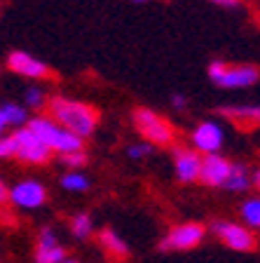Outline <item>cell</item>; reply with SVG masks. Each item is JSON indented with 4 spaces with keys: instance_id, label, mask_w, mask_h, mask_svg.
<instances>
[{
    "instance_id": "6da1fadb",
    "label": "cell",
    "mask_w": 260,
    "mask_h": 263,
    "mask_svg": "<svg viewBox=\"0 0 260 263\" xmlns=\"http://www.w3.org/2000/svg\"><path fill=\"white\" fill-rule=\"evenodd\" d=\"M47 113L56 125H61L64 129H68L80 139L92 137L98 127V110L94 106L85 104V101H75V99H47Z\"/></svg>"
},
{
    "instance_id": "7a4b0ae2",
    "label": "cell",
    "mask_w": 260,
    "mask_h": 263,
    "mask_svg": "<svg viewBox=\"0 0 260 263\" xmlns=\"http://www.w3.org/2000/svg\"><path fill=\"white\" fill-rule=\"evenodd\" d=\"M28 129L52 151V153H75V151H85V139L71 134L68 129H64L61 125H56L49 115H35L28 120Z\"/></svg>"
},
{
    "instance_id": "3957f363",
    "label": "cell",
    "mask_w": 260,
    "mask_h": 263,
    "mask_svg": "<svg viewBox=\"0 0 260 263\" xmlns=\"http://www.w3.org/2000/svg\"><path fill=\"white\" fill-rule=\"evenodd\" d=\"M206 76L221 89H249L260 80V68L253 64H230L213 59L206 68Z\"/></svg>"
},
{
    "instance_id": "277c9868",
    "label": "cell",
    "mask_w": 260,
    "mask_h": 263,
    "mask_svg": "<svg viewBox=\"0 0 260 263\" xmlns=\"http://www.w3.org/2000/svg\"><path fill=\"white\" fill-rule=\"evenodd\" d=\"M131 122H134V129L138 132V137L143 141L152 143V146H173L176 141V127L169 118L159 115L157 110L152 108H136L131 115Z\"/></svg>"
},
{
    "instance_id": "5b68a950",
    "label": "cell",
    "mask_w": 260,
    "mask_h": 263,
    "mask_svg": "<svg viewBox=\"0 0 260 263\" xmlns=\"http://www.w3.org/2000/svg\"><path fill=\"white\" fill-rule=\"evenodd\" d=\"M209 230H211V235L216 237L223 247H228L232 252L249 254V252L258 249V237H255V233L251 228H246L244 223H239V221L213 219Z\"/></svg>"
},
{
    "instance_id": "8992f818",
    "label": "cell",
    "mask_w": 260,
    "mask_h": 263,
    "mask_svg": "<svg viewBox=\"0 0 260 263\" xmlns=\"http://www.w3.org/2000/svg\"><path fill=\"white\" fill-rule=\"evenodd\" d=\"M206 237V226L197 223V221H185V223H176L162 235L157 249L167 254H181V252H192L204 242Z\"/></svg>"
},
{
    "instance_id": "52a82bcc",
    "label": "cell",
    "mask_w": 260,
    "mask_h": 263,
    "mask_svg": "<svg viewBox=\"0 0 260 263\" xmlns=\"http://www.w3.org/2000/svg\"><path fill=\"white\" fill-rule=\"evenodd\" d=\"M14 141V158L26 164H47L52 160V151L33 134L28 127H22L12 134Z\"/></svg>"
},
{
    "instance_id": "ba28073f",
    "label": "cell",
    "mask_w": 260,
    "mask_h": 263,
    "mask_svg": "<svg viewBox=\"0 0 260 263\" xmlns=\"http://www.w3.org/2000/svg\"><path fill=\"white\" fill-rule=\"evenodd\" d=\"M190 143L202 155L218 153L223 148V143H225V129L216 120H202L190 132Z\"/></svg>"
},
{
    "instance_id": "9c48e42d",
    "label": "cell",
    "mask_w": 260,
    "mask_h": 263,
    "mask_svg": "<svg viewBox=\"0 0 260 263\" xmlns=\"http://www.w3.org/2000/svg\"><path fill=\"white\" fill-rule=\"evenodd\" d=\"M173 174L181 183H197L202 172V153H197L192 146H173Z\"/></svg>"
},
{
    "instance_id": "30bf717a",
    "label": "cell",
    "mask_w": 260,
    "mask_h": 263,
    "mask_svg": "<svg viewBox=\"0 0 260 263\" xmlns=\"http://www.w3.org/2000/svg\"><path fill=\"white\" fill-rule=\"evenodd\" d=\"M7 68L16 76H24V78H31V80H49V78H54L52 68H49L45 61L35 59L31 57L28 52H10L7 57Z\"/></svg>"
},
{
    "instance_id": "8fae6325",
    "label": "cell",
    "mask_w": 260,
    "mask_h": 263,
    "mask_svg": "<svg viewBox=\"0 0 260 263\" xmlns=\"http://www.w3.org/2000/svg\"><path fill=\"white\" fill-rule=\"evenodd\" d=\"M232 170V160L225 158L221 153H209L202 155V172H199V183L209 188H223Z\"/></svg>"
},
{
    "instance_id": "7c38bea8",
    "label": "cell",
    "mask_w": 260,
    "mask_h": 263,
    "mask_svg": "<svg viewBox=\"0 0 260 263\" xmlns=\"http://www.w3.org/2000/svg\"><path fill=\"white\" fill-rule=\"evenodd\" d=\"M10 200L14 207L38 209L47 202V191L40 181H22L10 191Z\"/></svg>"
},
{
    "instance_id": "4fadbf2b",
    "label": "cell",
    "mask_w": 260,
    "mask_h": 263,
    "mask_svg": "<svg viewBox=\"0 0 260 263\" xmlns=\"http://www.w3.org/2000/svg\"><path fill=\"white\" fill-rule=\"evenodd\" d=\"M66 261V249L59 245V237L52 228H43L35 245V263H61Z\"/></svg>"
},
{
    "instance_id": "5bb4252c",
    "label": "cell",
    "mask_w": 260,
    "mask_h": 263,
    "mask_svg": "<svg viewBox=\"0 0 260 263\" xmlns=\"http://www.w3.org/2000/svg\"><path fill=\"white\" fill-rule=\"evenodd\" d=\"M98 245H101L103 252L108 254L110 258H115V261H125V258H129V245H127L113 228L98 230Z\"/></svg>"
},
{
    "instance_id": "9a60e30c",
    "label": "cell",
    "mask_w": 260,
    "mask_h": 263,
    "mask_svg": "<svg viewBox=\"0 0 260 263\" xmlns=\"http://www.w3.org/2000/svg\"><path fill=\"white\" fill-rule=\"evenodd\" d=\"M221 113L237 125H260V104H234L223 106Z\"/></svg>"
},
{
    "instance_id": "2e32d148",
    "label": "cell",
    "mask_w": 260,
    "mask_h": 263,
    "mask_svg": "<svg viewBox=\"0 0 260 263\" xmlns=\"http://www.w3.org/2000/svg\"><path fill=\"white\" fill-rule=\"evenodd\" d=\"M251 172L244 162H232V170H230V176L225 181V191L230 193H246L249 188H253V179H251Z\"/></svg>"
},
{
    "instance_id": "e0dca14e",
    "label": "cell",
    "mask_w": 260,
    "mask_h": 263,
    "mask_svg": "<svg viewBox=\"0 0 260 263\" xmlns=\"http://www.w3.org/2000/svg\"><path fill=\"white\" fill-rule=\"evenodd\" d=\"M239 219L246 228H251L253 233H260V195L246 197L244 202L239 204Z\"/></svg>"
},
{
    "instance_id": "ac0fdd59",
    "label": "cell",
    "mask_w": 260,
    "mask_h": 263,
    "mask_svg": "<svg viewBox=\"0 0 260 263\" xmlns=\"http://www.w3.org/2000/svg\"><path fill=\"white\" fill-rule=\"evenodd\" d=\"M68 226H71V233L75 240H89L94 233V221L89 214L80 212L75 214V216H71V221H68Z\"/></svg>"
},
{
    "instance_id": "d6986e66",
    "label": "cell",
    "mask_w": 260,
    "mask_h": 263,
    "mask_svg": "<svg viewBox=\"0 0 260 263\" xmlns=\"http://www.w3.org/2000/svg\"><path fill=\"white\" fill-rule=\"evenodd\" d=\"M0 110H3V118H5L7 127H16L19 129L24 122H28L26 108L19 104H5V106H0Z\"/></svg>"
},
{
    "instance_id": "ffe728a7",
    "label": "cell",
    "mask_w": 260,
    "mask_h": 263,
    "mask_svg": "<svg viewBox=\"0 0 260 263\" xmlns=\"http://www.w3.org/2000/svg\"><path fill=\"white\" fill-rule=\"evenodd\" d=\"M61 186L71 193H85L89 188V179L82 172H68V174L61 176Z\"/></svg>"
},
{
    "instance_id": "44dd1931",
    "label": "cell",
    "mask_w": 260,
    "mask_h": 263,
    "mask_svg": "<svg viewBox=\"0 0 260 263\" xmlns=\"http://www.w3.org/2000/svg\"><path fill=\"white\" fill-rule=\"evenodd\" d=\"M89 162L85 151H75V153H64L61 155V164H66L71 172H80L85 164Z\"/></svg>"
},
{
    "instance_id": "7402d4cb",
    "label": "cell",
    "mask_w": 260,
    "mask_h": 263,
    "mask_svg": "<svg viewBox=\"0 0 260 263\" xmlns=\"http://www.w3.org/2000/svg\"><path fill=\"white\" fill-rule=\"evenodd\" d=\"M24 101H26L28 108L40 110L43 106H47V99H45V92L40 87H28L26 94H24Z\"/></svg>"
},
{
    "instance_id": "603a6c76",
    "label": "cell",
    "mask_w": 260,
    "mask_h": 263,
    "mask_svg": "<svg viewBox=\"0 0 260 263\" xmlns=\"http://www.w3.org/2000/svg\"><path fill=\"white\" fill-rule=\"evenodd\" d=\"M155 153V146L148 141H141V143H131L129 148H127V155H129L131 160H146L150 158V155Z\"/></svg>"
},
{
    "instance_id": "cb8c5ba5",
    "label": "cell",
    "mask_w": 260,
    "mask_h": 263,
    "mask_svg": "<svg viewBox=\"0 0 260 263\" xmlns=\"http://www.w3.org/2000/svg\"><path fill=\"white\" fill-rule=\"evenodd\" d=\"M171 108L176 110V113H183V110H188V106H190V101H188V97L185 94H181V92H176V94H171Z\"/></svg>"
},
{
    "instance_id": "d4e9b609",
    "label": "cell",
    "mask_w": 260,
    "mask_h": 263,
    "mask_svg": "<svg viewBox=\"0 0 260 263\" xmlns=\"http://www.w3.org/2000/svg\"><path fill=\"white\" fill-rule=\"evenodd\" d=\"M0 158H14V141H12V137H0Z\"/></svg>"
},
{
    "instance_id": "484cf974",
    "label": "cell",
    "mask_w": 260,
    "mask_h": 263,
    "mask_svg": "<svg viewBox=\"0 0 260 263\" xmlns=\"http://www.w3.org/2000/svg\"><path fill=\"white\" fill-rule=\"evenodd\" d=\"M209 3H213L218 7H225V10H232V7L242 5V0H209Z\"/></svg>"
},
{
    "instance_id": "4316f807",
    "label": "cell",
    "mask_w": 260,
    "mask_h": 263,
    "mask_svg": "<svg viewBox=\"0 0 260 263\" xmlns=\"http://www.w3.org/2000/svg\"><path fill=\"white\" fill-rule=\"evenodd\" d=\"M10 200V191L5 188V183L0 181V207H5V202Z\"/></svg>"
},
{
    "instance_id": "83f0119b",
    "label": "cell",
    "mask_w": 260,
    "mask_h": 263,
    "mask_svg": "<svg viewBox=\"0 0 260 263\" xmlns=\"http://www.w3.org/2000/svg\"><path fill=\"white\" fill-rule=\"evenodd\" d=\"M251 179H253V188H255V191L260 193V170H255V172H253V176H251Z\"/></svg>"
},
{
    "instance_id": "f1b7e54d",
    "label": "cell",
    "mask_w": 260,
    "mask_h": 263,
    "mask_svg": "<svg viewBox=\"0 0 260 263\" xmlns=\"http://www.w3.org/2000/svg\"><path fill=\"white\" fill-rule=\"evenodd\" d=\"M5 129H7V122H5V118H3V110H0V137H3Z\"/></svg>"
},
{
    "instance_id": "f546056e",
    "label": "cell",
    "mask_w": 260,
    "mask_h": 263,
    "mask_svg": "<svg viewBox=\"0 0 260 263\" xmlns=\"http://www.w3.org/2000/svg\"><path fill=\"white\" fill-rule=\"evenodd\" d=\"M131 3H136V5H143V3H150V0H131Z\"/></svg>"
},
{
    "instance_id": "4dcf8cb0",
    "label": "cell",
    "mask_w": 260,
    "mask_h": 263,
    "mask_svg": "<svg viewBox=\"0 0 260 263\" xmlns=\"http://www.w3.org/2000/svg\"><path fill=\"white\" fill-rule=\"evenodd\" d=\"M61 263H77V261H71V258H66V261H61Z\"/></svg>"
}]
</instances>
